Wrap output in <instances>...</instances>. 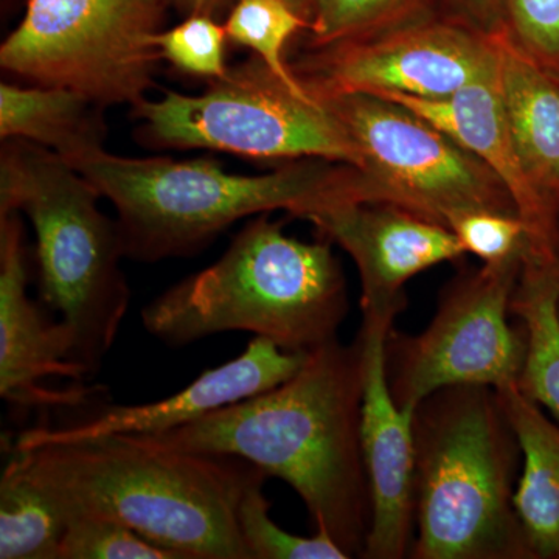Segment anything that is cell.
<instances>
[{
    "instance_id": "obj_1",
    "label": "cell",
    "mask_w": 559,
    "mask_h": 559,
    "mask_svg": "<svg viewBox=\"0 0 559 559\" xmlns=\"http://www.w3.org/2000/svg\"><path fill=\"white\" fill-rule=\"evenodd\" d=\"M362 345L329 342L277 388L182 428L146 436L178 450L231 455L285 480L348 558L362 557L371 491L362 443Z\"/></svg>"
},
{
    "instance_id": "obj_2",
    "label": "cell",
    "mask_w": 559,
    "mask_h": 559,
    "mask_svg": "<svg viewBox=\"0 0 559 559\" xmlns=\"http://www.w3.org/2000/svg\"><path fill=\"white\" fill-rule=\"evenodd\" d=\"M11 451L68 516L121 522L180 559H252L238 507L266 473L246 460L178 450L146 436L40 440Z\"/></svg>"
},
{
    "instance_id": "obj_3",
    "label": "cell",
    "mask_w": 559,
    "mask_h": 559,
    "mask_svg": "<svg viewBox=\"0 0 559 559\" xmlns=\"http://www.w3.org/2000/svg\"><path fill=\"white\" fill-rule=\"evenodd\" d=\"M117 212L127 259L197 255L245 218L285 210L294 218L360 200L358 168L341 162H283L264 175L227 173L200 157H123L103 150L72 165Z\"/></svg>"
},
{
    "instance_id": "obj_4",
    "label": "cell",
    "mask_w": 559,
    "mask_h": 559,
    "mask_svg": "<svg viewBox=\"0 0 559 559\" xmlns=\"http://www.w3.org/2000/svg\"><path fill=\"white\" fill-rule=\"evenodd\" d=\"M347 280L331 242L289 237L270 213L253 216L212 266L151 300L143 329L171 348L231 331L286 352L337 340L348 314Z\"/></svg>"
},
{
    "instance_id": "obj_5",
    "label": "cell",
    "mask_w": 559,
    "mask_h": 559,
    "mask_svg": "<svg viewBox=\"0 0 559 559\" xmlns=\"http://www.w3.org/2000/svg\"><path fill=\"white\" fill-rule=\"evenodd\" d=\"M414 559H533L514 509L522 451L499 392L450 385L412 415Z\"/></svg>"
},
{
    "instance_id": "obj_6",
    "label": "cell",
    "mask_w": 559,
    "mask_h": 559,
    "mask_svg": "<svg viewBox=\"0 0 559 559\" xmlns=\"http://www.w3.org/2000/svg\"><path fill=\"white\" fill-rule=\"evenodd\" d=\"M100 200L90 180L53 151L2 140L0 213L31 219L40 299L60 316L91 377L116 344L131 304L119 223L102 212Z\"/></svg>"
},
{
    "instance_id": "obj_7",
    "label": "cell",
    "mask_w": 559,
    "mask_h": 559,
    "mask_svg": "<svg viewBox=\"0 0 559 559\" xmlns=\"http://www.w3.org/2000/svg\"><path fill=\"white\" fill-rule=\"evenodd\" d=\"M150 150H209L259 160L323 159L359 167L347 128L325 103L288 86L259 57L230 66L200 95L165 91L132 106Z\"/></svg>"
},
{
    "instance_id": "obj_8",
    "label": "cell",
    "mask_w": 559,
    "mask_h": 559,
    "mask_svg": "<svg viewBox=\"0 0 559 559\" xmlns=\"http://www.w3.org/2000/svg\"><path fill=\"white\" fill-rule=\"evenodd\" d=\"M170 0H25L0 46V68L28 84L75 91L109 108L156 86Z\"/></svg>"
},
{
    "instance_id": "obj_9",
    "label": "cell",
    "mask_w": 559,
    "mask_h": 559,
    "mask_svg": "<svg viewBox=\"0 0 559 559\" xmlns=\"http://www.w3.org/2000/svg\"><path fill=\"white\" fill-rule=\"evenodd\" d=\"M319 102L358 146L362 202L396 205L448 229L471 212L518 215L488 165L411 109L370 94Z\"/></svg>"
},
{
    "instance_id": "obj_10",
    "label": "cell",
    "mask_w": 559,
    "mask_h": 559,
    "mask_svg": "<svg viewBox=\"0 0 559 559\" xmlns=\"http://www.w3.org/2000/svg\"><path fill=\"white\" fill-rule=\"evenodd\" d=\"M524 255L485 264L452 278L439 308L417 336L395 329L385 340V371L393 401L414 412L419 401L450 385L500 389L520 378L527 333L509 318Z\"/></svg>"
},
{
    "instance_id": "obj_11",
    "label": "cell",
    "mask_w": 559,
    "mask_h": 559,
    "mask_svg": "<svg viewBox=\"0 0 559 559\" xmlns=\"http://www.w3.org/2000/svg\"><path fill=\"white\" fill-rule=\"evenodd\" d=\"M496 61L492 32L457 14H429L366 38L305 49L289 68L316 100L348 94L443 98Z\"/></svg>"
},
{
    "instance_id": "obj_12",
    "label": "cell",
    "mask_w": 559,
    "mask_h": 559,
    "mask_svg": "<svg viewBox=\"0 0 559 559\" xmlns=\"http://www.w3.org/2000/svg\"><path fill=\"white\" fill-rule=\"evenodd\" d=\"M21 213H0V396L17 409L76 407L103 388L76 358L72 334L28 297Z\"/></svg>"
},
{
    "instance_id": "obj_13",
    "label": "cell",
    "mask_w": 559,
    "mask_h": 559,
    "mask_svg": "<svg viewBox=\"0 0 559 559\" xmlns=\"http://www.w3.org/2000/svg\"><path fill=\"white\" fill-rule=\"evenodd\" d=\"M304 219L358 267L364 318L395 322L415 275L465 257L454 231L384 202H334Z\"/></svg>"
},
{
    "instance_id": "obj_14",
    "label": "cell",
    "mask_w": 559,
    "mask_h": 559,
    "mask_svg": "<svg viewBox=\"0 0 559 559\" xmlns=\"http://www.w3.org/2000/svg\"><path fill=\"white\" fill-rule=\"evenodd\" d=\"M393 322L362 318L364 396L360 443L371 491V524L362 558L401 559L414 546L415 452L412 415L393 401L385 340Z\"/></svg>"
},
{
    "instance_id": "obj_15",
    "label": "cell",
    "mask_w": 559,
    "mask_h": 559,
    "mask_svg": "<svg viewBox=\"0 0 559 559\" xmlns=\"http://www.w3.org/2000/svg\"><path fill=\"white\" fill-rule=\"evenodd\" d=\"M308 353L286 352L275 342L255 336L238 358L204 371L168 399L139 406H106L100 414L79 425L24 430L14 443L100 436H157L182 428L212 412L277 388L301 369Z\"/></svg>"
},
{
    "instance_id": "obj_16",
    "label": "cell",
    "mask_w": 559,
    "mask_h": 559,
    "mask_svg": "<svg viewBox=\"0 0 559 559\" xmlns=\"http://www.w3.org/2000/svg\"><path fill=\"white\" fill-rule=\"evenodd\" d=\"M377 97L399 103L444 132L488 165L506 183L518 215L528 230L525 252L540 257L559 255V219L546 207L533 189L511 139L498 87L496 68L443 98L382 94Z\"/></svg>"
},
{
    "instance_id": "obj_17",
    "label": "cell",
    "mask_w": 559,
    "mask_h": 559,
    "mask_svg": "<svg viewBox=\"0 0 559 559\" xmlns=\"http://www.w3.org/2000/svg\"><path fill=\"white\" fill-rule=\"evenodd\" d=\"M492 35L511 139L533 189L559 219V76L522 50L503 25Z\"/></svg>"
},
{
    "instance_id": "obj_18",
    "label": "cell",
    "mask_w": 559,
    "mask_h": 559,
    "mask_svg": "<svg viewBox=\"0 0 559 559\" xmlns=\"http://www.w3.org/2000/svg\"><path fill=\"white\" fill-rule=\"evenodd\" d=\"M522 451V471L514 492L533 559H559V421L547 417L514 384L496 389Z\"/></svg>"
},
{
    "instance_id": "obj_19",
    "label": "cell",
    "mask_w": 559,
    "mask_h": 559,
    "mask_svg": "<svg viewBox=\"0 0 559 559\" xmlns=\"http://www.w3.org/2000/svg\"><path fill=\"white\" fill-rule=\"evenodd\" d=\"M106 109L75 91L2 81L0 139L27 140L73 165L105 150Z\"/></svg>"
},
{
    "instance_id": "obj_20",
    "label": "cell",
    "mask_w": 559,
    "mask_h": 559,
    "mask_svg": "<svg viewBox=\"0 0 559 559\" xmlns=\"http://www.w3.org/2000/svg\"><path fill=\"white\" fill-rule=\"evenodd\" d=\"M510 312L527 333L516 385L559 421V255L524 253Z\"/></svg>"
},
{
    "instance_id": "obj_21",
    "label": "cell",
    "mask_w": 559,
    "mask_h": 559,
    "mask_svg": "<svg viewBox=\"0 0 559 559\" xmlns=\"http://www.w3.org/2000/svg\"><path fill=\"white\" fill-rule=\"evenodd\" d=\"M68 522L61 503L11 451L0 479V559H60Z\"/></svg>"
},
{
    "instance_id": "obj_22",
    "label": "cell",
    "mask_w": 559,
    "mask_h": 559,
    "mask_svg": "<svg viewBox=\"0 0 559 559\" xmlns=\"http://www.w3.org/2000/svg\"><path fill=\"white\" fill-rule=\"evenodd\" d=\"M227 36L235 46L246 47L277 73L288 86L307 92L289 68L288 46L304 35L308 21L285 0H237L224 17Z\"/></svg>"
},
{
    "instance_id": "obj_23",
    "label": "cell",
    "mask_w": 559,
    "mask_h": 559,
    "mask_svg": "<svg viewBox=\"0 0 559 559\" xmlns=\"http://www.w3.org/2000/svg\"><path fill=\"white\" fill-rule=\"evenodd\" d=\"M429 14V0H312L305 49L366 38Z\"/></svg>"
},
{
    "instance_id": "obj_24",
    "label": "cell",
    "mask_w": 559,
    "mask_h": 559,
    "mask_svg": "<svg viewBox=\"0 0 559 559\" xmlns=\"http://www.w3.org/2000/svg\"><path fill=\"white\" fill-rule=\"evenodd\" d=\"M263 474L252 481L238 507V527L252 559H347V554L325 533L297 536L278 527L271 518V502Z\"/></svg>"
},
{
    "instance_id": "obj_25",
    "label": "cell",
    "mask_w": 559,
    "mask_h": 559,
    "mask_svg": "<svg viewBox=\"0 0 559 559\" xmlns=\"http://www.w3.org/2000/svg\"><path fill=\"white\" fill-rule=\"evenodd\" d=\"M162 61H167L183 75L216 81L229 72L227 36L224 22L207 14H191L175 27L154 36Z\"/></svg>"
},
{
    "instance_id": "obj_26",
    "label": "cell",
    "mask_w": 559,
    "mask_h": 559,
    "mask_svg": "<svg viewBox=\"0 0 559 559\" xmlns=\"http://www.w3.org/2000/svg\"><path fill=\"white\" fill-rule=\"evenodd\" d=\"M60 559H180L109 518L70 514Z\"/></svg>"
},
{
    "instance_id": "obj_27",
    "label": "cell",
    "mask_w": 559,
    "mask_h": 559,
    "mask_svg": "<svg viewBox=\"0 0 559 559\" xmlns=\"http://www.w3.org/2000/svg\"><path fill=\"white\" fill-rule=\"evenodd\" d=\"M465 253L477 257L485 264L502 263L524 255L528 246V230L520 215L499 212H471L451 224Z\"/></svg>"
},
{
    "instance_id": "obj_28",
    "label": "cell",
    "mask_w": 559,
    "mask_h": 559,
    "mask_svg": "<svg viewBox=\"0 0 559 559\" xmlns=\"http://www.w3.org/2000/svg\"><path fill=\"white\" fill-rule=\"evenodd\" d=\"M502 25L522 50L559 76V0H502Z\"/></svg>"
},
{
    "instance_id": "obj_29",
    "label": "cell",
    "mask_w": 559,
    "mask_h": 559,
    "mask_svg": "<svg viewBox=\"0 0 559 559\" xmlns=\"http://www.w3.org/2000/svg\"><path fill=\"white\" fill-rule=\"evenodd\" d=\"M454 14L484 32L502 27V0H450Z\"/></svg>"
},
{
    "instance_id": "obj_30",
    "label": "cell",
    "mask_w": 559,
    "mask_h": 559,
    "mask_svg": "<svg viewBox=\"0 0 559 559\" xmlns=\"http://www.w3.org/2000/svg\"><path fill=\"white\" fill-rule=\"evenodd\" d=\"M237 0H170L173 9L183 17L191 14H207V16L226 17Z\"/></svg>"
},
{
    "instance_id": "obj_31",
    "label": "cell",
    "mask_w": 559,
    "mask_h": 559,
    "mask_svg": "<svg viewBox=\"0 0 559 559\" xmlns=\"http://www.w3.org/2000/svg\"><path fill=\"white\" fill-rule=\"evenodd\" d=\"M286 3H289L297 13L300 14L305 20H310L312 0H285Z\"/></svg>"
}]
</instances>
